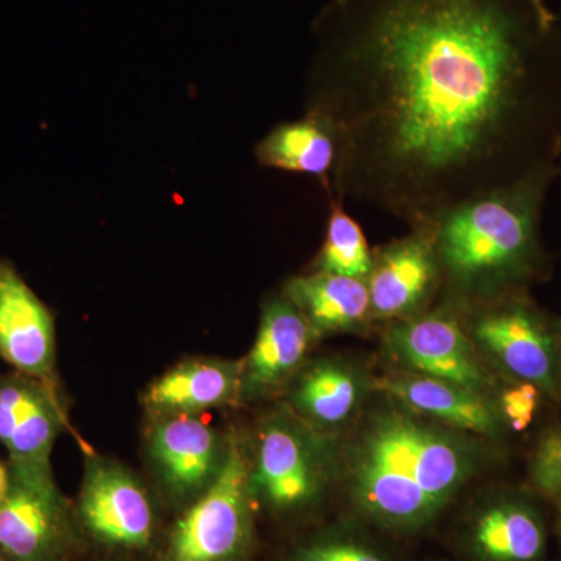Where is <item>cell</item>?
<instances>
[{"instance_id":"obj_1","label":"cell","mask_w":561,"mask_h":561,"mask_svg":"<svg viewBox=\"0 0 561 561\" xmlns=\"http://www.w3.org/2000/svg\"><path fill=\"white\" fill-rule=\"evenodd\" d=\"M308 111L337 130L332 190L409 228L559 168L561 24L545 0H331Z\"/></svg>"},{"instance_id":"obj_2","label":"cell","mask_w":561,"mask_h":561,"mask_svg":"<svg viewBox=\"0 0 561 561\" xmlns=\"http://www.w3.org/2000/svg\"><path fill=\"white\" fill-rule=\"evenodd\" d=\"M337 449V489L351 516L413 537L440 522L505 448L442 426L378 389Z\"/></svg>"},{"instance_id":"obj_3","label":"cell","mask_w":561,"mask_h":561,"mask_svg":"<svg viewBox=\"0 0 561 561\" xmlns=\"http://www.w3.org/2000/svg\"><path fill=\"white\" fill-rule=\"evenodd\" d=\"M560 168L534 173L446 209L426 225L442 268L437 305L459 309L531 290L552 276L542 245L546 197Z\"/></svg>"},{"instance_id":"obj_4","label":"cell","mask_w":561,"mask_h":561,"mask_svg":"<svg viewBox=\"0 0 561 561\" xmlns=\"http://www.w3.org/2000/svg\"><path fill=\"white\" fill-rule=\"evenodd\" d=\"M339 438L321 434L280 405L257 426L250 451L256 508L278 518L319 511L339 483Z\"/></svg>"},{"instance_id":"obj_5","label":"cell","mask_w":561,"mask_h":561,"mask_svg":"<svg viewBox=\"0 0 561 561\" xmlns=\"http://www.w3.org/2000/svg\"><path fill=\"white\" fill-rule=\"evenodd\" d=\"M453 311L494 375L531 383L549 402L561 404L560 317L541 308L530 290Z\"/></svg>"},{"instance_id":"obj_6","label":"cell","mask_w":561,"mask_h":561,"mask_svg":"<svg viewBox=\"0 0 561 561\" xmlns=\"http://www.w3.org/2000/svg\"><path fill=\"white\" fill-rule=\"evenodd\" d=\"M249 443L230 434L227 463L214 485L183 508L164 561H245L254 542Z\"/></svg>"},{"instance_id":"obj_7","label":"cell","mask_w":561,"mask_h":561,"mask_svg":"<svg viewBox=\"0 0 561 561\" xmlns=\"http://www.w3.org/2000/svg\"><path fill=\"white\" fill-rule=\"evenodd\" d=\"M7 467L10 485L0 502V561H69L79 527L51 468Z\"/></svg>"},{"instance_id":"obj_8","label":"cell","mask_w":561,"mask_h":561,"mask_svg":"<svg viewBox=\"0 0 561 561\" xmlns=\"http://www.w3.org/2000/svg\"><path fill=\"white\" fill-rule=\"evenodd\" d=\"M453 542L461 561H546L542 501L526 485L483 491L456 523Z\"/></svg>"},{"instance_id":"obj_9","label":"cell","mask_w":561,"mask_h":561,"mask_svg":"<svg viewBox=\"0 0 561 561\" xmlns=\"http://www.w3.org/2000/svg\"><path fill=\"white\" fill-rule=\"evenodd\" d=\"M381 328L383 348L401 370L493 397L504 382L483 362L459 317L448 306L435 305L419 317Z\"/></svg>"},{"instance_id":"obj_10","label":"cell","mask_w":561,"mask_h":561,"mask_svg":"<svg viewBox=\"0 0 561 561\" xmlns=\"http://www.w3.org/2000/svg\"><path fill=\"white\" fill-rule=\"evenodd\" d=\"M73 515L79 530L110 551L144 552L154 540L149 491L130 468L110 457H87Z\"/></svg>"},{"instance_id":"obj_11","label":"cell","mask_w":561,"mask_h":561,"mask_svg":"<svg viewBox=\"0 0 561 561\" xmlns=\"http://www.w3.org/2000/svg\"><path fill=\"white\" fill-rule=\"evenodd\" d=\"M230 453V435L201 416H151L146 434L147 461L164 496L186 508L219 479Z\"/></svg>"},{"instance_id":"obj_12","label":"cell","mask_w":561,"mask_h":561,"mask_svg":"<svg viewBox=\"0 0 561 561\" xmlns=\"http://www.w3.org/2000/svg\"><path fill=\"white\" fill-rule=\"evenodd\" d=\"M373 323L379 327L431 311L442 294V268L426 228L373 249L367 280Z\"/></svg>"},{"instance_id":"obj_13","label":"cell","mask_w":561,"mask_h":561,"mask_svg":"<svg viewBox=\"0 0 561 561\" xmlns=\"http://www.w3.org/2000/svg\"><path fill=\"white\" fill-rule=\"evenodd\" d=\"M378 391V376L345 356L309 359L284 390V405L312 430L342 437Z\"/></svg>"},{"instance_id":"obj_14","label":"cell","mask_w":561,"mask_h":561,"mask_svg":"<svg viewBox=\"0 0 561 561\" xmlns=\"http://www.w3.org/2000/svg\"><path fill=\"white\" fill-rule=\"evenodd\" d=\"M317 342L308 321L280 291L265 298L256 337L241 360V402L283 394Z\"/></svg>"},{"instance_id":"obj_15","label":"cell","mask_w":561,"mask_h":561,"mask_svg":"<svg viewBox=\"0 0 561 561\" xmlns=\"http://www.w3.org/2000/svg\"><path fill=\"white\" fill-rule=\"evenodd\" d=\"M0 357L14 371L58 390L57 332L54 313L0 256Z\"/></svg>"},{"instance_id":"obj_16","label":"cell","mask_w":561,"mask_h":561,"mask_svg":"<svg viewBox=\"0 0 561 561\" xmlns=\"http://www.w3.org/2000/svg\"><path fill=\"white\" fill-rule=\"evenodd\" d=\"M378 389L442 426L505 448L511 440L496 397L394 368L378 378Z\"/></svg>"},{"instance_id":"obj_17","label":"cell","mask_w":561,"mask_h":561,"mask_svg":"<svg viewBox=\"0 0 561 561\" xmlns=\"http://www.w3.org/2000/svg\"><path fill=\"white\" fill-rule=\"evenodd\" d=\"M150 416L192 415L241 404V360L194 357L176 364L147 387Z\"/></svg>"},{"instance_id":"obj_18","label":"cell","mask_w":561,"mask_h":561,"mask_svg":"<svg viewBox=\"0 0 561 561\" xmlns=\"http://www.w3.org/2000/svg\"><path fill=\"white\" fill-rule=\"evenodd\" d=\"M280 294L301 312L319 341L365 334L375 327L365 280L309 271L287 279Z\"/></svg>"},{"instance_id":"obj_19","label":"cell","mask_w":561,"mask_h":561,"mask_svg":"<svg viewBox=\"0 0 561 561\" xmlns=\"http://www.w3.org/2000/svg\"><path fill=\"white\" fill-rule=\"evenodd\" d=\"M339 150L341 142L332 122L317 111H306L301 119L273 127L260 140L254 154L262 168L316 176L331 197Z\"/></svg>"},{"instance_id":"obj_20","label":"cell","mask_w":561,"mask_h":561,"mask_svg":"<svg viewBox=\"0 0 561 561\" xmlns=\"http://www.w3.org/2000/svg\"><path fill=\"white\" fill-rule=\"evenodd\" d=\"M324 241L313 257L311 272L331 273L367 280L373 265V249L359 221L345 209V201L331 195Z\"/></svg>"},{"instance_id":"obj_21","label":"cell","mask_w":561,"mask_h":561,"mask_svg":"<svg viewBox=\"0 0 561 561\" xmlns=\"http://www.w3.org/2000/svg\"><path fill=\"white\" fill-rule=\"evenodd\" d=\"M289 561H394L371 527L353 518L324 527L295 546Z\"/></svg>"},{"instance_id":"obj_22","label":"cell","mask_w":561,"mask_h":561,"mask_svg":"<svg viewBox=\"0 0 561 561\" xmlns=\"http://www.w3.org/2000/svg\"><path fill=\"white\" fill-rule=\"evenodd\" d=\"M526 486L542 502L561 500V420L540 427L531 442L526 465Z\"/></svg>"},{"instance_id":"obj_23","label":"cell","mask_w":561,"mask_h":561,"mask_svg":"<svg viewBox=\"0 0 561 561\" xmlns=\"http://www.w3.org/2000/svg\"><path fill=\"white\" fill-rule=\"evenodd\" d=\"M496 401L508 432L515 437L530 430L548 398L531 383L504 381L497 391Z\"/></svg>"},{"instance_id":"obj_24","label":"cell","mask_w":561,"mask_h":561,"mask_svg":"<svg viewBox=\"0 0 561 561\" xmlns=\"http://www.w3.org/2000/svg\"><path fill=\"white\" fill-rule=\"evenodd\" d=\"M10 485V471L9 467L0 463V502H2L3 497H5L7 491H9Z\"/></svg>"},{"instance_id":"obj_25","label":"cell","mask_w":561,"mask_h":561,"mask_svg":"<svg viewBox=\"0 0 561 561\" xmlns=\"http://www.w3.org/2000/svg\"><path fill=\"white\" fill-rule=\"evenodd\" d=\"M557 511H559V537H560V546H561V500L557 502Z\"/></svg>"},{"instance_id":"obj_26","label":"cell","mask_w":561,"mask_h":561,"mask_svg":"<svg viewBox=\"0 0 561 561\" xmlns=\"http://www.w3.org/2000/svg\"><path fill=\"white\" fill-rule=\"evenodd\" d=\"M560 387H561V317H560Z\"/></svg>"},{"instance_id":"obj_27","label":"cell","mask_w":561,"mask_h":561,"mask_svg":"<svg viewBox=\"0 0 561 561\" xmlns=\"http://www.w3.org/2000/svg\"><path fill=\"white\" fill-rule=\"evenodd\" d=\"M559 168H560V175H561V154H560Z\"/></svg>"}]
</instances>
